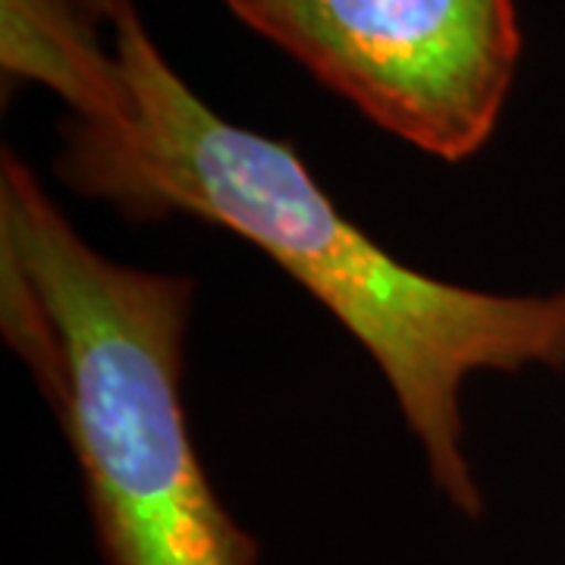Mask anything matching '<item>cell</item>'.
<instances>
[{"mask_svg":"<svg viewBox=\"0 0 565 565\" xmlns=\"http://www.w3.org/2000/svg\"><path fill=\"white\" fill-rule=\"evenodd\" d=\"M381 129L444 161L500 120L522 57L515 0H226Z\"/></svg>","mask_w":565,"mask_h":565,"instance_id":"3957f363","label":"cell"},{"mask_svg":"<svg viewBox=\"0 0 565 565\" xmlns=\"http://www.w3.org/2000/svg\"><path fill=\"white\" fill-rule=\"evenodd\" d=\"M88 20L76 0H0V61L7 76L54 88L76 120H110L126 107V82Z\"/></svg>","mask_w":565,"mask_h":565,"instance_id":"277c9868","label":"cell"},{"mask_svg":"<svg viewBox=\"0 0 565 565\" xmlns=\"http://www.w3.org/2000/svg\"><path fill=\"white\" fill-rule=\"evenodd\" d=\"M82 10L95 20H117L122 10L129 7V0H76Z\"/></svg>","mask_w":565,"mask_h":565,"instance_id":"5b68a950","label":"cell"},{"mask_svg":"<svg viewBox=\"0 0 565 565\" xmlns=\"http://www.w3.org/2000/svg\"><path fill=\"white\" fill-rule=\"evenodd\" d=\"M126 107L73 120L63 180L132 217L192 214L258 245L364 345L418 437L434 484L465 515L481 490L459 393L475 371L565 364V289L497 296L396 262L345 217L296 148L223 120L177 76L136 7L114 20Z\"/></svg>","mask_w":565,"mask_h":565,"instance_id":"6da1fadb","label":"cell"},{"mask_svg":"<svg viewBox=\"0 0 565 565\" xmlns=\"http://www.w3.org/2000/svg\"><path fill=\"white\" fill-rule=\"evenodd\" d=\"M3 315L41 337L110 565H255L258 544L204 475L182 405L192 280L104 258L29 167L3 154Z\"/></svg>","mask_w":565,"mask_h":565,"instance_id":"7a4b0ae2","label":"cell"}]
</instances>
